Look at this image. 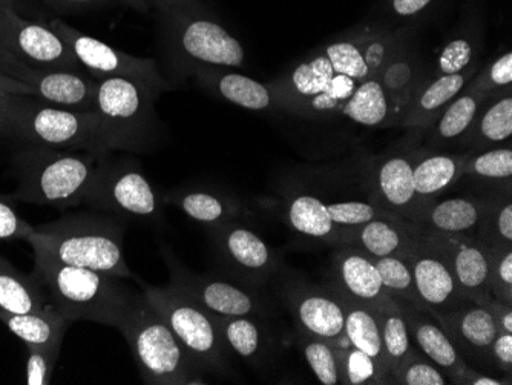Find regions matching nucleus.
Masks as SVG:
<instances>
[{"instance_id":"obj_1","label":"nucleus","mask_w":512,"mask_h":385,"mask_svg":"<svg viewBox=\"0 0 512 385\" xmlns=\"http://www.w3.org/2000/svg\"><path fill=\"white\" fill-rule=\"evenodd\" d=\"M408 34L368 25L325 43L269 83L276 108L309 119L341 117L358 86L378 76Z\"/></svg>"},{"instance_id":"obj_2","label":"nucleus","mask_w":512,"mask_h":385,"mask_svg":"<svg viewBox=\"0 0 512 385\" xmlns=\"http://www.w3.org/2000/svg\"><path fill=\"white\" fill-rule=\"evenodd\" d=\"M27 241L34 252L60 263L134 278L125 258V221L115 215H66L34 228Z\"/></svg>"},{"instance_id":"obj_3","label":"nucleus","mask_w":512,"mask_h":385,"mask_svg":"<svg viewBox=\"0 0 512 385\" xmlns=\"http://www.w3.org/2000/svg\"><path fill=\"white\" fill-rule=\"evenodd\" d=\"M33 272L69 323L91 321L117 327L135 293L120 283L122 278L60 263L39 252H34Z\"/></svg>"},{"instance_id":"obj_4","label":"nucleus","mask_w":512,"mask_h":385,"mask_svg":"<svg viewBox=\"0 0 512 385\" xmlns=\"http://www.w3.org/2000/svg\"><path fill=\"white\" fill-rule=\"evenodd\" d=\"M100 157L92 152L23 146L11 158L17 189L10 197L57 209L83 205Z\"/></svg>"},{"instance_id":"obj_5","label":"nucleus","mask_w":512,"mask_h":385,"mask_svg":"<svg viewBox=\"0 0 512 385\" xmlns=\"http://www.w3.org/2000/svg\"><path fill=\"white\" fill-rule=\"evenodd\" d=\"M160 14L168 53L189 74L198 66L240 68L246 51L198 0H149Z\"/></svg>"},{"instance_id":"obj_6","label":"nucleus","mask_w":512,"mask_h":385,"mask_svg":"<svg viewBox=\"0 0 512 385\" xmlns=\"http://www.w3.org/2000/svg\"><path fill=\"white\" fill-rule=\"evenodd\" d=\"M126 339L145 384H206L163 316L143 292H135L115 327Z\"/></svg>"},{"instance_id":"obj_7","label":"nucleus","mask_w":512,"mask_h":385,"mask_svg":"<svg viewBox=\"0 0 512 385\" xmlns=\"http://www.w3.org/2000/svg\"><path fill=\"white\" fill-rule=\"evenodd\" d=\"M8 102L10 140L23 146L108 154L102 123L96 112L60 108L37 97L20 94H8Z\"/></svg>"},{"instance_id":"obj_8","label":"nucleus","mask_w":512,"mask_h":385,"mask_svg":"<svg viewBox=\"0 0 512 385\" xmlns=\"http://www.w3.org/2000/svg\"><path fill=\"white\" fill-rule=\"evenodd\" d=\"M161 93L125 77L97 79L94 112L111 151L146 152L160 131L155 100Z\"/></svg>"},{"instance_id":"obj_9","label":"nucleus","mask_w":512,"mask_h":385,"mask_svg":"<svg viewBox=\"0 0 512 385\" xmlns=\"http://www.w3.org/2000/svg\"><path fill=\"white\" fill-rule=\"evenodd\" d=\"M135 278V277H134ZM149 303L171 327L195 369L226 376L230 373L229 353L214 315L184 297L174 287H155L135 278Z\"/></svg>"},{"instance_id":"obj_10","label":"nucleus","mask_w":512,"mask_h":385,"mask_svg":"<svg viewBox=\"0 0 512 385\" xmlns=\"http://www.w3.org/2000/svg\"><path fill=\"white\" fill-rule=\"evenodd\" d=\"M108 155V154H106ZM102 155L83 205L151 226L163 224V201L135 160H109Z\"/></svg>"},{"instance_id":"obj_11","label":"nucleus","mask_w":512,"mask_h":385,"mask_svg":"<svg viewBox=\"0 0 512 385\" xmlns=\"http://www.w3.org/2000/svg\"><path fill=\"white\" fill-rule=\"evenodd\" d=\"M161 257L171 275V284L184 297L207 312L218 316H260L269 320L272 307L260 289L226 281L212 275H198L184 267L168 247H161Z\"/></svg>"},{"instance_id":"obj_12","label":"nucleus","mask_w":512,"mask_h":385,"mask_svg":"<svg viewBox=\"0 0 512 385\" xmlns=\"http://www.w3.org/2000/svg\"><path fill=\"white\" fill-rule=\"evenodd\" d=\"M388 214L367 201L324 203L309 194L289 197L284 205V218L289 228L302 237L342 246L361 224Z\"/></svg>"},{"instance_id":"obj_13","label":"nucleus","mask_w":512,"mask_h":385,"mask_svg":"<svg viewBox=\"0 0 512 385\" xmlns=\"http://www.w3.org/2000/svg\"><path fill=\"white\" fill-rule=\"evenodd\" d=\"M50 27L62 37L63 42L73 51L83 70L94 79L125 77L151 86L158 93H165L171 85L161 77L154 59L129 56L123 51L109 47L96 37L86 36L60 19L50 22Z\"/></svg>"},{"instance_id":"obj_14","label":"nucleus","mask_w":512,"mask_h":385,"mask_svg":"<svg viewBox=\"0 0 512 385\" xmlns=\"http://www.w3.org/2000/svg\"><path fill=\"white\" fill-rule=\"evenodd\" d=\"M211 234L218 261L237 283L261 289L278 274V255L246 224L232 221L211 229Z\"/></svg>"},{"instance_id":"obj_15","label":"nucleus","mask_w":512,"mask_h":385,"mask_svg":"<svg viewBox=\"0 0 512 385\" xmlns=\"http://www.w3.org/2000/svg\"><path fill=\"white\" fill-rule=\"evenodd\" d=\"M0 50L36 68L82 73L79 60L50 25L22 19L11 8H0Z\"/></svg>"},{"instance_id":"obj_16","label":"nucleus","mask_w":512,"mask_h":385,"mask_svg":"<svg viewBox=\"0 0 512 385\" xmlns=\"http://www.w3.org/2000/svg\"><path fill=\"white\" fill-rule=\"evenodd\" d=\"M404 258L413 274L417 297L424 312L433 316L453 312L470 303L463 298L444 252L440 251L427 232L417 226L416 237Z\"/></svg>"},{"instance_id":"obj_17","label":"nucleus","mask_w":512,"mask_h":385,"mask_svg":"<svg viewBox=\"0 0 512 385\" xmlns=\"http://www.w3.org/2000/svg\"><path fill=\"white\" fill-rule=\"evenodd\" d=\"M279 293L298 332L324 339L338 349L352 346L345 336L344 298L333 287L287 283Z\"/></svg>"},{"instance_id":"obj_18","label":"nucleus","mask_w":512,"mask_h":385,"mask_svg":"<svg viewBox=\"0 0 512 385\" xmlns=\"http://www.w3.org/2000/svg\"><path fill=\"white\" fill-rule=\"evenodd\" d=\"M0 73L30 86L34 97L74 111L94 112L97 79L73 71L45 70L0 50Z\"/></svg>"},{"instance_id":"obj_19","label":"nucleus","mask_w":512,"mask_h":385,"mask_svg":"<svg viewBox=\"0 0 512 385\" xmlns=\"http://www.w3.org/2000/svg\"><path fill=\"white\" fill-rule=\"evenodd\" d=\"M414 151L391 152L373 171V205L402 220L416 223L427 201L414 186Z\"/></svg>"},{"instance_id":"obj_20","label":"nucleus","mask_w":512,"mask_h":385,"mask_svg":"<svg viewBox=\"0 0 512 385\" xmlns=\"http://www.w3.org/2000/svg\"><path fill=\"white\" fill-rule=\"evenodd\" d=\"M433 318L470 366L491 373L490 350L499 330L485 307L470 301L453 312L437 313Z\"/></svg>"},{"instance_id":"obj_21","label":"nucleus","mask_w":512,"mask_h":385,"mask_svg":"<svg viewBox=\"0 0 512 385\" xmlns=\"http://www.w3.org/2000/svg\"><path fill=\"white\" fill-rule=\"evenodd\" d=\"M410 338L421 352L447 376L450 384L473 385L480 370L470 366L457 352L447 333L430 313L408 304H399Z\"/></svg>"},{"instance_id":"obj_22","label":"nucleus","mask_w":512,"mask_h":385,"mask_svg":"<svg viewBox=\"0 0 512 385\" xmlns=\"http://www.w3.org/2000/svg\"><path fill=\"white\" fill-rule=\"evenodd\" d=\"M427 234L447 257L463 298L471 303H477L482 298L490 297V286H488L490 254L485 244L477 238L465 237V235L434 234V232H427Z\"/></svg>"},{"instance_id":"obj_23","label":"nucleus","mask_w":512,"mask_h":385,"mask_svg":"<svg viewBox=\"0 0 512 385\" xmlns=\"http://www.w3.org/2000/svg\"><path fill=\"white\" fill-rule=\"evenodd\" d=\"M427 74V63L408 34L378 73L379 82L390 100L393 128L404 123L417 89L421 88Z\"/></svg>"},{"instance_id":"obj_24","label":"nucleus","mask_w":512,"mask_h":385,"mask_svg":"<svg viewBox=\"0 0 512 385\" xmlns=\"http://www.w3.org/2000/svg\"><path fill=\"white\" fill-rule=\"evenodd\" d=\"M338 247L333 255V289L371 309L391 301L375 260L355 247Z\"/></svg>"},{"instance_id":"obj_25","label":"nucleus","mask_w":512,"mask_h":385,"mask_svg":"<svg viewBox=\"0 0 512 385\" xmlns=\"http://www.w3.org/2000/svg\"><path fill=\"white\" fill-rule=\"evenodd\" d=\"M486 203V194L427 201L414 224L422 231L434 234L477 238L485 217Z\"/></svg>"},{"instance_id":"obj_26","label":"nucleus","mask_w":512,"mask_h":385,"mask_svg":"<svg viewBox=\"0 0 512 385\" xmlns=\"http://www.w3.org/2000/svg\"><path fill=\"white\" fill-rule=\"evenodd\" d=\"M195 80L207 93L224 102L249 111H275L276 102L269 83H261L230 68L198 66L192 71Z\"/></svg>"},{"instance_id":"obj_27","label":"nucleus","mask_w":512,"mask_h":385,"mask_svg":"<svg viewBox=\"0 0 512 385\" xmlns=\"http://www.w3.org/2000/svg\"><path fill=\"white\" fill-rule=\"evenodd\" d=\"M161 201L163 205L177 206L191 220L209 229L220 228L247 214L243 203L237 197L206 186L178 188L168 192Z\"/></svg>"},{"instance_id":"obj_28","label":"nucleus","mask_w":512,"mask_h":385,"mask_svg":"<svg viewBox=\"0 0 512 385\" xmlns=\"http://www.w3.org/2000/svg\"><path fill=\"white\" fill-rule=\"evenodd\" d=\"M214 318L230 352L255 369H263L272 361L275 339L267 318L218 315Z\"/></svg>"},{"instance_id":"obj_29","label":"nucleus","mask_w":512,"mask_h":385,"mask_svg":"<svg viewBox=\"0 0 512 385\" xmlns=\"http://www.w3.org/2000/svg\"><path fill=\"white\" fill-rule=\"evenodd\" d=\"M477 71L479 68L474 66L465 73L453 74V76L431 77L427 74V79L424 80L421 88L417 89L402 128L416 134H425L439 119L445 108L459 96L460 91L473 79Z\"/></svg>"},{"instance_id":"obj_30","label":"nucleus","mask_w":512,"mask_h":385,"mask_svg":"<svg viewBox=\"0 0 512 385\" xmlns=\"http://www.w3.org/2000/svg\"><path fill=\"white\" fill-rule=\"evenodd\" d=\"M416 237V226L391 214L361 224L342 246H352L368 257H404Z\"/></svg>"},{"instance_id":"obj_31","label":"nucleus","mask_w":512,"mask_h":385,"mask_svg":"<svg viewBox=\"0 0 512 385\" xmlns=\"http://www.w3.org/2000/svg\"><path fill=\"white\" fill-rule=\"evenodd\" d=\"M512 137V89L486 99L477 112L473 125L463 135L459 146L463 151H486L509 145Z\"/></svg>"},{"instance_id":"obj_32","label":"nucleus","mask_w":512,"mask_h":385,"mask_svg":"<svg viewBox=\"0 0 512 385\" xmlns=\"http://www.w3.org/2000/svg\"><path fill=\"white\" fill-rule=\"evenodd\" d=\"M470 152L414 151V186L424 201L436 200L440 194L459 183Z\"/></svg>"},{"instance_id":"obj_33","label":"nucleus","mask_w":512,"mask_h":385,"mask_svg":"<svg viewBox=\"0 0 512 385\" xmlns=\"http://www.w3.org/2000/svg\"><path fill=\"white\" fill-rule=\"evenodd\" d=\"M0 309L10 313L57 312L36 275H25L0 255Z\"/></svg>"},{"instance_id":"obj_34","label":"nucleus","mask_w":512,"mask_h":385,"mask_svg":"<svg viewBox=\"0 0 512 385\" xmlns=\"http://www.w3.org/2000/svg\"><path fill=\"white\" fill-rule=\"evenodd\" d=\"M485 100V97L476 93L467 83L459 96L445 108L439 119L425 132L428 149L445 151V148L459 145L463 135L467 134L468 129L473 125L477 112Z\"/></svg>"},{"instance_id":"obj_35","label":"nucleus","mask_w":512,"mask_h":385,"mask_svg":"<svg viewBox=\"0 0 512 385\" xmlns=\"http://www.w3.org/2000/svg\"><path fill=\"white\" fill-rule=\"evenodd\" d=\"M0 323H4L13 335L22 339L25 346L62 349L63 338L69 321L59 312L10 313L0 309Z\"/></svg>"},{"instance_id":"obj_36","label":"nucleus","mask_w":512,"mask_h":385,"mask_svg":"<svg viewBox=\"0 0 512 385\" xmlns=\"http://www.w3.org/2000/svg\"><path fill=\"white\" fill-rule=\"evenodd\" d=\"M467 180L479 194L512 188V145L468 154L465 171L459 181Z\"/></svg>"},{"instance_id":"obj_37","label":"nucleus","mask_w":512,"mask_h":385,"mask_svg":"<svg viewBox=\"0 0 512 385\" xmlns=\"http://www.w3.org/2000/svg\"><path fill=\"white\" fill-rule=\"evenodd\" d=\"M342 298L345 304V336L352 347L367 353L378 362L385 381L384 346H382L381 321L378 313L375 309L356 303L344 295Z\"/></svg>"},{"instance_id":"obj_38","label":"nucleus","mask_w":512,"mask_h":385,"mask_svg":"<svg viewBox=\"0 0 512 385\" xmlns=\"http://www.w3.org/2000/svg\"><path fill=\"white\" fill-rule=\"evenodd\" d=\"M341 117L367 128H393L390 100L378 76L358 86L341 111Z\"/></svg>"},{"instance_id":"obj_39","label":"nucleus","mask_w":512,"mask_h":385,"mask_svg":"<svg viewBox=\"0 0 512 385\" xmlns=\"http://www.w3.org/2000/svg\"><path fill=\"white\" fill-rule=\"evenodd\" d=\"M381 321L382 346H384L385 382L393 384V376L399 362L410 350V332L396 301H388L375 307Z\"/></svg>"},{"instance_id":"obj_40","label":"nucleus","mask_w":512,"mask_h":385,"mask_svg":"<svg viewBox=\"0 0 512 385\" xmlns=\"http://www.w3.org/2000/svg\"><path fill=\"white\" fill-rule=\"evenodd\" d=\"M485 194L488 203L477 240L486 249L512 247V188Z\"/></svg>"},{"instance_id":"obj_41","label":"nucleus","mask_w":512,"mask_h":385,"mask_svg":"<svg viewBox=\"0 0 512 385\" xmlns=\"http://www.w3.org/2000/svg\"><path fill=\"white\" fill-rule=\"evenodd\" d=\"M480 53V39L473 31H463L451 37L440 50L433 68H428V76H453L465 73L477 66Z\"/></svg>"},{"instance_id":"obj_42","label":"nucleus","mask_w":512,"mask_h":385,"mask_svg":"<svg viewBox=\"0 0 512 385\" xmlns=\"http://www.w3.org/2000/svg\"><path fill=\"white\" fill-rule=\"evenodd\" d=\"M299 347L316 379L324 385H342L338 347L324 339L298 332Z\"/></svg>"},{"instance_id":"obj_43","label":"nucleus","mask_w":512,"mask_h":385,"mask_svg":"<svg viewBox=\"0 0 512 385\" xmlns=\"http://www.w3.org/2000/svg\"><path fill=\"white\" fill-rule=\"evenodd\" d=\"M376 267L381 274L382 284L388 297L398 304H408L422 310L421 300L417 297L413 274L404 257L376 258Z\"/></svg>"},{"instance_id":"obj_44","label":"nucleus","mask_w":512,"mask_h":385,"mask_svg":"<svg viewBox=\"0 0 512 385\" xmlns=\"http://www.w3.org/2000/svg\"><path fill=\"white\" fill-rule=\"evenodd\" d=\"M393 384L399 385H447L450 384L442 370L427 356L410 347L394 372Z\"/></svg>"},{"instance_id":"obj_45","label":"nucleus","mask_w":512,"mask_h":385,"mask_svg":"<svg viewBox=\"0 0 512 385\" xmlns=\"http://www.w3.org/2000/svg\"><path fill=\"white\" fill-rule=\"evenodd\" d=\"M341 359L342 385L385 384L381 366L367 353L347 347L338 349Z\"/></svg>"},{"instance_id":"obj_46","label":"nucleus","mask_w":512,"mask_h":385,"mask_svg":"<svg viewBox=\"0 0 512 385\" xmlns=\"http://www.w3.org/2000/svg\"><path fill=\"white\" fill-rule=\"evenodd\" d=\"M468 86L480 96L490 99L494 94L512 89V54L511 51L500 54L499 57L483 66L474 74Z\"/></svg>"},{"instance_id":"obj_47","label":"nucleus","mask_w":512,"mask_h":385,"mask_svg":"<svg viewBox=\"0 0 512 385\" xmlns=\"http://www.w3.org/2000/svg\"><path fill=\"white\" fill-rule=\"evenodd\" d=\"M490 254L488 286L496 300L512 306V247H493Z\"/></svg>"},{"instance_id":"obj_48","label":"nucleus","mask_w":512,"mask_h":385,"mask_svg":"<svg viewBox=\"0 0 512 385\" xmlns=\"http://www.w3.org/2000/svg\"><path fill=\"white\" fill-rule=\"evenodd\" d=\"M27 376L25 384L46 385L53 378L54 367L62 349H46V347L27 346Z\"/></svg>"},{"instance_id":"obj_49","label":"nucleus","mask_w":512,"mask_h":385,"mask_svg":"<svg viewBox=\"0 0 512 385\" xmlns=\"http://www.w3.org/2000/svg\"><path fill=\"white\" fill-rule=\"evenodd\" d=\"M10 195H0V240H28L34 232L28 221L17 215Z\"/></svg>"},{"instance_id":"obj_50","label":"nucleus","mask_w":512,"mask_h":385,"mask_svg":"<svg viewBox=\"0 0 512 385\" xmlns=\"http://www.w3.org/2000/svg\"><path fill=\"white\" fill-rule=\"evenodd\" d=\"M491 372H497L500 378L512 382V335L497 332L490 350Z\"/></svg>"},{"instance_id":"obj_51","label":"nucleus","mask_w":512,"mask_h":385,"mask_svg":"<svg viewBox=\"0 0 512 385\" xmlns=\"http://www.w3.org/2000/svg\"><path fill=\"white\" fill-rule=\"evenodd\" d=\"M436 0H388L391 16L398 19L411 20L421 17L433 7Z\"/></svg>"},{"instance_id":"obj_52","label":"nucleus","mask_w":512,"mask_h":385,"mask_svg":"<svg viewBox=\"0 0 512 385\" xmlns=\"http://www.w3.org/2000/svg\"><path fill=\"white\" fill-rule=\"evenodd\" d=\"M476 304L485 307V309L490 312L499 332L511 333L512 335V306H508V304L496 300L493 295L482 298V300L477 301Z\"/></svg>"},{"instance_id":"obj_53","label":"nucleus","mask_w":512,"mask_h":385,"mask_svg":"<svg viewBox=\"0 0 512 385\" xmlns=\"http://www.w3.org/2000/svg\"><path fill=\"white\" fill-rule=\"evenodd\" d=\"M43 2L57 13L76 14L96 10V8L109 4L111 0H43Z\"/></svg>"},{"instance_id":"obj_54","label":"nucleus","mask_w":512,"mask_h":385,"mask_svg":"<svg viewBox=\"0 0 512 385\" xmlns=\"http://www.w3.org/2000/svg\"><path fill=\"white\" fill-rule=\"evenodd\" d=\"M0 91H5V93L10 94H20V96L34 97V91L30 86L13 79V77L5 76V74L2 73H0Z\"/></svg>"},{"instance_id":"obj_55","label":"nucleus","mask_w":512,"mask_h":385,"mask_svg":"<svg viewBox=\"0 0 512 385\" xmlns=\"http://www.w3.org/2000/svg\"><path fill=\"white\" fill-rule=\"evenodd\" d=\"M8 94L0 91V139H10V102Z\"/></svg>"},{"instance_id":"obj_56","label":"nucleus","mask_w":512,"mask_h":385,"mask_svg":"<svg viewBox=\"0 0 512 385\" xmlns=\"http://www.w3.org/2000/svg\"><path fill=\"white\" fill-rule=\"evenodd\" d=\"M123 4L128 7L134 8V10L140 11V13L146 14L151 11V4L149 0H120Z\"/></svg>"},{"instance_id":"obj_57","label":"nucleus","mask_w":512,"mask_h":385,"mask_svg":"<svg viewBox=\"0 0 512 385\" xmlns=\"http://www.w3.org/2000/svg\"><path fill=\"white\" fill-rule=\"evenodd\" d=\"M17 0H0V8H11L16 10Z\"/></svg>"}]
</instances>
